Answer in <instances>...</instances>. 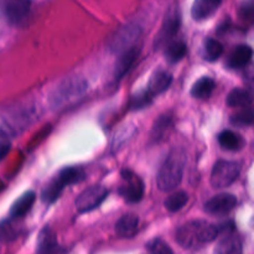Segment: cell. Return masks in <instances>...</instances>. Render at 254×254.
I'll return each instance as SVG.
<instances>
[{
    "mask_svg": "<svg viewBox=\"0 0 254 254\" xmlns=\"http://www.w3.org/2000/svg\"><path fill=\"white\" fill-rule=\"evenodd\" d=\"M241 166L236 161L218 160L213 165L210 183L215 189H225L232 185L240 176Z\"/></svg>",
    "mask_w": 254,
    "mask_h": 254,
    "instance_id": "obj_4",
    "label": "cell"
},
{
    "mask_svg": "<svg viewBox=\"0 0 254 254\" xmlns=\"http://www.w3.org/2000/svg\"><path fill=\"white\" fill-rule=\"evenodd\" d=\"M218 226L206 221H191L181 226L176 232V241L184 248H193L212 242L218 237Z\"/></svg>",
    "mask_w": 254,
    "mask_h": 254,
    "instance_id": "obj_1",
    "label": "cell"
},
{
    "mask_svg": "<svg viewBox=\"0 0 254 254\" xmlns=\"http://www.w3.org/2000/svg\"><path fill=\"white\" fill-rule=\"evenodd\" d=\"M122 179L123 184L119 189V193L127 202H139L144 196V184L141 179L129 170H124L122 173Z\"/></svg>",
    "mask_w": 254,
    "mask_h": 254,
    "instance_id": "obj_7",
    "label": "cell"
},
{
    "mask_svg": "<svg viewBox=\"0 0 254 254\" xmlns=\"http://www.w3.org/2000/svg\"><path fill=\"white\" fill-rule=\"evenodd\" d=\"M64 189V186L62 185L61 181H60L59 179L56 178L55 180H52L51 183L44 189V191H42L41 193L42 202L46 203V205H51V203H54L55 201H57V198L60 197V195L62 193Z\"/></svg>",
    "mask_w": 254,
    "mask_h": 254,
    "instance_id": "obj_23",
    "label": "cell"
},
{
    "mask_svg": "<svg viewBox=\"0 0 254 254\" xmlns=\"http://www.w3.org/2000/svg\"><path fill=\"white\" fill-rule=\"evenodd\" d=\"M171 127H173V118L170 116H166V114L165 116H161L154 124L153 130H151V138L154 140L159 141L168 134Z\"/></svg>",
    "mask_w": 254,
    "mask_h": 254,
    "instance_id": "obj_25",
    "label": "cell"
},
{
    "mask_svg": "<svg viewBox=\"0 0 254 254\" xmlns=\"http://www.w3.org/2000/svg\"><path fill=\"white\" fill-rule=\"evenodd\" d=\"M216 83L211 77H201L193 83L191 88V96L196 99H207L215 91Z\"/></svg>",
    "mask_w": 254,
    "mask_h": 254,
    "instance_id": "obj_18",
    "label": "cell"
},
{
    "mask_svg": "<svg viewBox=\"0 0 254 254\" xmlns=\"http://www.w3.org/2000/svg\"><path fill=\"white\" fill-rule=\"evenodd\" d=\"M186 164V155L181 149H175L166 158L156 178V184L160 191L169 192L176 190L183 181L184 166Z\"/></svg>",
    "mask_w": 254,
    "mask_h": 254,
    "instance_id": "obj_2",
    "label": "cell"
},
{
    "mask_svg": "<svg viewBox=\"0 0 254 254\" xmlns=\"http://www.w3.org/2000/svg\"><path fill=\"white\" fill-rule=\"evenodd\" d=\"M35 200H36V195L34 191H27L24 195L20 196L14 203H12L11 208H10V217L11 218H20L24 217L31 207L34 206Z\"/></svg>",
    "mask_w": 254,
    "mask_h": 254,
    "instance_id": "obj_16",
    "label": "cell"
},
{
    "mask_svg": "<svg viewBox=\"0 0 254 254\" xmlns=\"http://www.w3.org/2000/svg\"><path fill=\"white\" fill-rule=\"evenodd\" d=\"M151 101H153V96L146 89V91L139 92L131 97L130 102H129V108L131 111H139V109L146 108L151 103Z\"/></svg>",
    "mask_w": 254,
    "mask_h": 254,
    "instance_id": "obj_28",
    "label": "cell"
},
{
    "mask_svg": "<svg viewBox=\"0 0 254 254\" xmlns=\"http://www.w3.org/2000/svg\"><path fill=\"white\" fill-rule=\"evenodd\" d=\"M87 82L81 77H71L62 81L50 94V106L52 109H60L66 104L76 101L87 91Z\"/></svg>",
    "mask_w": 254,
    "mask_h": 254,
    "instance_id": "obj_3",
    "label": "cell"
},
{
    "mask_svg": "<svg viewBox=\"0 0 254 254\" xmlns=\"http://www.w3.org/2000/svg\"><path fill=\"white\" fill-rule=\"evenodd\" d=\"M215 254H242V243L240 238L227 235L218 242Z\"/></svg>",
    "mask_w": 254,
    "mask_h": 254,
    "instance_id": "obj_19",
    "label": "cell"
},
{
    "mask_svg": "<svg viewBox=\"0 0 254 254\" xmlns=\"http://www.w3.org/2000/svg\"><path fill=\"white\" fill-rule=\"evenodd\" d=\"M139 54H140V49L134 46L119 55L118 61L114 67V79H121L131 68L134 62L138 59Z\"/></svg>",
    "mask_w": 254,
    "mask_h": 254,
    "instance_id": "obj_11",
    "label": "cell"
},
{
    "mask_svg": "<svg viewBox=\"0 0 254 254\" xmlns=\"http://www.w3.org/2000/svg\"><path fill=\"white\" fill-rule=\"evenodd\" d=\"M252 103V96L248 91L242 88H235L227 96V106L232 108L247 107Z\"/></svg>",
    "mask_w": 254,
    "mask_h": 254,
    "instance_id": "obj_22",
    "label": "cell"
},
{
    "mask_svg": "<svg viewBox=\"0 0 254 254\" xmlns=\"http://www.w3.org/2000/svg\"><path fill=\"white\" fill-rule=\"evenodd\" d=\"M141 35V29L136 24H127L122 26L108 41V49L112 52H122L134 47Z\"/></svg>",
    "mask_w": 254,
    "mask_h": 254,
    "instance_id": "obj_5",
    "label": "cell"
},
{
    "mask_svg": "<svg viewBox=\"0 0 254 254\" xmlns=\"http://www.w3.org/2000/svg\"><path fill=\"white\" fill-rule=\"evenodd\" d=\"M148 250L150 254H174L170 246L159 238H155L148 243Z\"/></svg>",
    "mask_w": 254,
    "mask_h": 254,
    "instance_id": "obj_30",
    "label": "cell"
},
{
    "mask_svg": "<svg viewBox=\"0 0 254 254\" xmlns=\"http://www.w3.org/2000/svg\"><path fill=\"white\" fill-rule=\"evenodd\" d=\"M108 196V190L102 186H92L78 195L76 198V207L78 212L86 213L96 210Z\"/></svg>",
    "mask_w": 254,
    "mask_h": 254,
    "instance_id": "obj_8",
    "label": "cell"
},
{
    "mask_svg": "<svg viewBox=\"0 0 254 254\" xmlns=\"http://www.w3.org/2000/svg\"><path fill=\"white\" fill-rule=\"evenodd\" d=\"M139 218L134 213H127L119 218L116 225V232L122 238H131L138 232Z\"/></svg>",
    "mask_w": 254,
    "mask_h": 254,
    "instance_id": "obj_15",
    "label": "cell"
},
{
    "mask_svg": "<svg viewBox=\"0 0 254 254\" xmlns=\"http://www.w3.org/2000/svg\"><path fill=\"white\" fill-rule=\"evenodd\" d=\"M245 81L247 82L250 86H254V66L250 67L246 69L245 72Z\"/></svg>",
    "mask_w": 254,
    "mask_h": 254,
    "instance_id": "obj_33",
    "label": "cell"
},
{
    "mask_svg": "<svg viewBox=\"0 0 254 254\" xmlns=\"http://www.w3.org/2000/svg\"><path fill=\"white\" fill-rule=\"evenodd\" d=\"M10 150V141L4 136H0V161L6 156Z\"/></svg>",
    "mask_w": 254,
    "mask_h": 254,
    "instance_id": "obj_32",
    "label": "cell"
},
{
    "mask_svg": "<svg viewBox=\"0 0 254 254\" xmlns=\"http://www.w3.org/2000/svg\"><path fill=\"white\" fill-rule=\"evenodd\" d=\"M218 144L221 148L226 149V150L236 151L240 150L241 146L243 145V140L238 134H236L232 130H223L222 133L218 135Z\"/></svg>",
    "mask_w": 254,
    "mask_h": 254,
    "instance_id": "obj_21",
    "label": "cell"
},
{
    "mask_svg": "<svg viewBox=\"0 0 254 254\" xmlns=\"http://www.w3.org/2000/svg\"><path fill=\"white\" fill-rule=\"evenodd\" d=\"M86 178V174L82 169L79 168H64L60 171L59 179L61 181V184L64 186H71L74 184H79L81 181L84 180Z\"/></svg>",
    "mask_w": 254,
    "mask_h": 254,
    "instance_id": "obj_20",
    "label": "cell"
},
{
    "mask_svg": "<svg viewBox=\"0 0 254 254\" xmlns=\"http://www.w3.org/2000/svg\"><path fill=\"white\" fill-rule=\"evenodd\" d=\"M37 252L39 254H62L61 248L56 242L55 235L49 230L45 228L40 233L39 242H37Z\"/></svg>",
    "mask_w": 254,
    "mask_h": 254,
    "instance_id": "obj_17",
    "label": "cell"
},
{
    "mask_svg": "<svg viewBox=\"0 0 254 254\" xmlns=\"http://www.w3.org/2000/svg\"><path fill=\"white\" fill-rule=\"evenodd\" d=\"M222 0H195L191 7V16L196 21L210 17L220 7Z\"/></svg>",
    "mask_w": 254,
    "mask_h": 254,
    "instance_id": "obj_12",
    "label": "cell"
},
{
    "mask_svg": "<svg viewBox=\"0 0 254 254\" xmlns=\"http://www.w3.org/2000/svg\"><path fill=\"white\" fill-rule=\"evenodd\" d=\"M237 205V198L232 193H220L205 203V211L212 216H225Z\"/></svg>",
    "mask_w": 254,
    "mask_h": 254,
    "instance_id": "obj_10",
    "label": "cell"
},
{
    "mask_svg": "<svg viewBox=\"0 0 254 254\" xmlns=\"http://www.w3.org/2000/svg\"><path fill=\"white\" fill-rule=\"evenodd\" d=\"M181 25V16L179 10H171L166 14L165 20H164V24L161 26L159 35L156 36L155 40V46L161 47L166 44V42L170 41L176 34H178L179 29H180Z\"/></svg>",
    "mask_w": 254,
    "mask_h": 254,
    "instance_id": "obj_9",
    "label": "cell"
},
{
    "mask_svg": "<svg viewBox=\"0 0 254 254\" xmlns=\"http://www.w3.org/2000/svg\"><path fill=\"white\" fill-rule=\"evenodd\" d=\"M171 82H173V76H171L170 72L160 69V71H156L150 77V81H149L146 89L153 97L158 96V94H161L170 87Z\"/></svg>",
    "mask_w": 254,
    "mask_h": 254,
    "instance_id": "obj_14",
    "label": "cell"
},
{
    "mask_svg": "<svg viewBox=\"0 0 254 254\" xmlns=\"http://www.w3.org/2000/svg\"><path fill=\"white\" fill-rule=\"evenodd\" d=\"M252 56H253L252 47L247 46V45H240V46H237L235 50H233L232 54H231L230 57H228L227 66L233 69L243 68V67H246L248 64H250Z\"/></svg>",
    "mask_w": 254,
    "mask_h": 254,
    "instance_id": "obj_13",
    "label": "cell"
},
{
    "mask_svg": "<svg viewBox=\"0 0 254 254\" xmlns=\"http://www.w3.org/2000/svg\"><path fill=\"white\" fill-rule=\"evenodd\" d=\"M31 9V0H0V16L10 25L24 21Z\"/></svg>",
    "mask_w": 254,
    "mask_h": 254,
    "instance_id": "obj_6",
    "label": "cell"
},
{
    "mask_svg": "<svg viewBox=\"0 0 254 254\" xmlns=\"http://www.w3.org/2000/svg\"><path fill=\"white\" fill-rule=\"evenodd\" d=\"M240 16L245 21L254 22V0L245 2L240 9Z\"/></svg>",
    "mask_w": 254,
    "mask_h": 254,
    "instance_id": "obj_31",
    "label": "cell"
},
{
    "mask_svg": "<svg viewBox=\"0 0 254 254\" xmlns=\"http://www.w3.org/2000/svg\"><path fill=\"white\" fill-rule=\"evenodd\" d=\"M189 196L185 191H176V192L171 193L165 201L166 210L170 212H178L180 211L184 206L188 203Z\"/></svg>",
    "mask_w": 254,
    "mask_h": 254,
    "instance_id": "obj_26",
    "label": "cell"
},
{
    "mask_svg": "<svg viewBox=\"0 0 254 254\" xmlns=\"http://www.w3.org/2000/svg\"><path fill=\"white\" fill-rule=\"evenodd\" d=\"M231 123L236 127H248L254 124V112L251 109H245L240 113L235 114L231 118Z\"/></svg>",
    "mask_w": 254,
    "mask_h": 254,
    "instance_id": "obj_29",
    "label": "cell"
},
{
    "mask_svg": "<svg viewBox=\"0 0 254 254\" xmlns=\"http://www.w3.org/2000/svg\"><path fill=\"white\" fill-rule=\"evenodd\" d=\"M223 54V46L220 41L215 39H207L205 42V59L207 61H217Z\"/></svg>",
    "mask_w": 254,
    "mask_h": 254,
    "instance_id": "obj_27",
    "label": "cell"
},
{
    "mask_svg": "<svg viewBox=\"0 0 254 254\" xmlns=\"http://www.w3.org/2000/svg\"><path fill=\"white\" fill-rule=\"evenodd\" d=\"M186 52H188V47H186L184 41H173L168 45L165 50L166 60L171 64H176V62L181 61L185 57Z\"/></svg>",
    "mask_w": 254,
    "mask_h": 254,
    "instance_id": "obj_24",
    "label": "cell"
}]
</instances>
